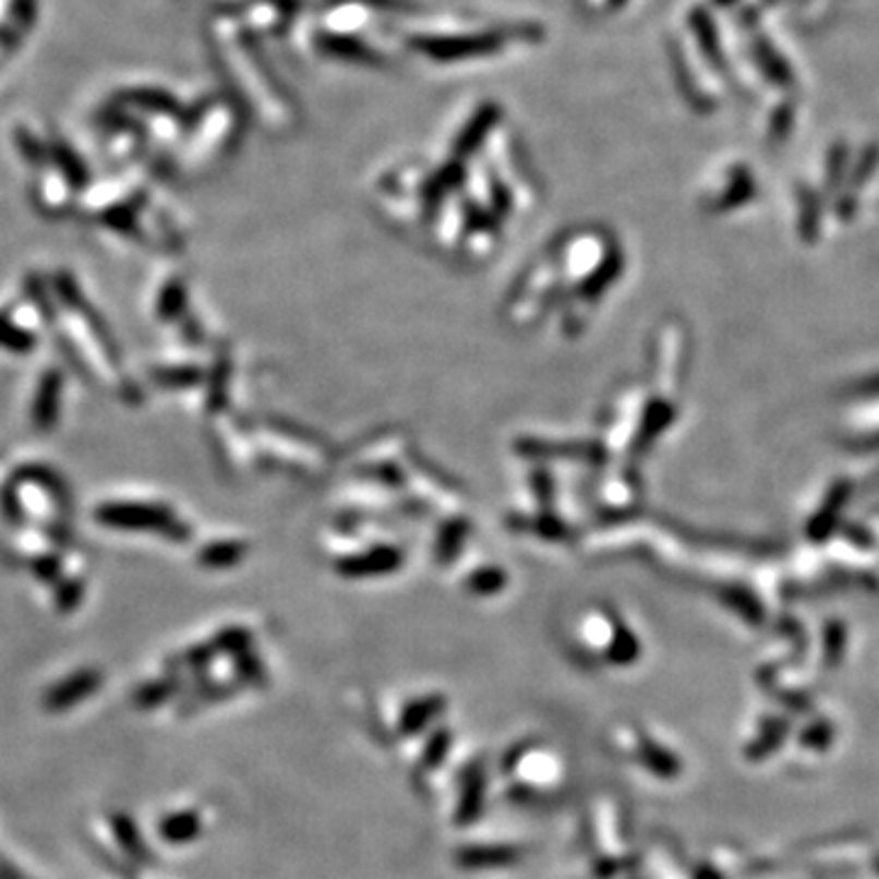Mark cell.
<instances>
[{
  "instance_id": "cell-1",
  "label": "cell",
  "mask_w": 879,
  "mask_h": 879,
  "mask_svg": "<svg viewBox=\"0 0 879 879\" xmlns=\"http://www.w3.org/2000/svg\"><path fill=\"white\" fill-rule=\"evenodd\" d=\"M520 860V851L510 845H472L457 853V865L467 870H496Z\"/></svg>"
},
{
  "instance_id": "cell-2",
  "label": "cell",
  "mask_w": 879,
  "mask_h": 879,
  "mask_svg": "<svg viewBox=\"0 0 879 879\" xmlns=\"http://www.w3.org/2000/svg\"><path fill=\"white\" fill-rule=\"evenodd\" d=\"M98 687V674L96 672H79L74 677H69L67 682H61L59 687L47 694V709L49 711H64L69 707H74L76 701L86 699L91 691Z\"/></svg>"
},
{
  "instance_id": "cell-3",
  "label": "cell",
  "mask_w": 879,
  "mask_h": 879,
  "mask_svg": "<svg viewBox=\"0 0 879 879\" xmlns=\"http://www.w3.org/2000/svg\"><path fill=\"white\" fill-rule=\"evenodd\" d=\"M159 833L167 843H189L201 833V816L193 811L171 814L159 826Z\"/></svg>"
},
{
  "instance_id": "cell-4",
  "label": "cell",
  "mask_w": 879,
  "mask_h": 879,
  "mask_svg": "<svg viewBox=\"0 0 879 879\" xmlns=\"http://www.w3.org/2000/svg\"><path fill=\"white\" fill-rule=\"evenodd\" d=\"M440 711H443V699H423L413 703V707H408L401 715V731L418 733L428 721H433Z\"/></svg>"
},
{
  "instance_id": "cell-5",
  "label": "cell",
  "mask_w": 879,
  "mask_h": 879,
  "mask_svg": "<svg viewBox=\"0 0 879 879\" xmlns=\"http://www.w3.org/2000/svg\"><path fill=\"white\" fill-rule=\"evenodd\" d=\"M112 828H116L118 841H120L122 847H125V853L130 857H137L140 863H147L149 853H147V847L142 845V838H140V831L135 828V823H132L130 819H125V816H116V819H112Z\"/></svg>"
}]
</instances>
